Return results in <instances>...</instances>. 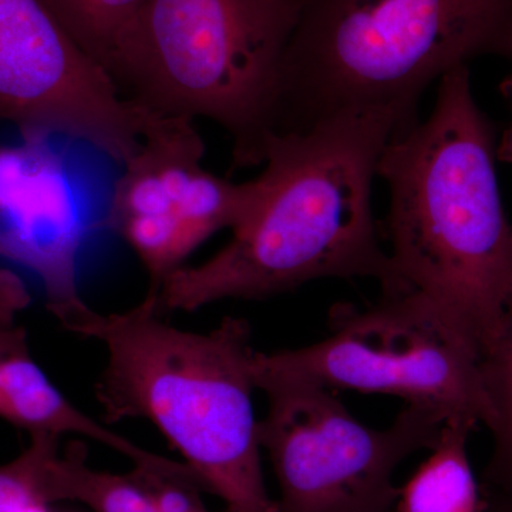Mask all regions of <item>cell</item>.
Instances as JSON below:
<instances>
[{
  "label": "cell",
  "mask_w": 512,
  "mask_h": 512,
  "mask_svg": "<svg viewBox=\"0 0 512 512\" xmlns=\"http://www.w3.org/2000/svg\"><path fill=\"white\" fill-rule=\"evenodd\" d=\"M412 123L397 110L372 107L272 133L254 211L220 252L150 289L161 315L271 298L322 278L365 276L383 293L413 289L380 245L372 211L379 158Z\"/></svg>",
  "instance_id": "cell-1"
},
{
  "label": "cell",
  "mask_w": 512,
  "mask_h": 512,
  "mask_svg": "<svg viewBox=\"0 0 512 512\" xmlns=\"http://www.w3.org/2000/svg\"><path fill=\"white\" fill-rule=\"evenodd\" d=\"M473 426L450 421L431 456L400 488L394 512H485L481 485L468 458Z\"/></svg>",
  "instance_id": "cell-12"
},
{
  "label": "cell",
  "mask_w": 512,
  "mask_h": 512,
  "mask_svg": "<svg viewBox=\"0 0 512 512\" xmlns=\"http://www.w3.org/2000/svg\"><path fill=\"white\" fill-rule=\"evenodd\" d=\"M0 419L29 436H77L92 440L130 461L146 451L77 409L37 365L30 353L28 332L19 325L13 330L3 363Z\"/></svg>",
  "instance_id": "cell-11"
},
{
  "label": "cell",
  "mask_w": 512,
  "mask_h": 512,
  "mask_svg": "<svg viewBox=\"0 0 512 512\" xmlns=\"http://www.w3.org/2000/svg\"><path fill=\"white\" fill-rule=\"evenodd\" d=\"M497 146V128L461 66L439 80L427 119L399 128L377 164L389 188L394 265L480 360L500 332L512 284V224L498 187Z\"/></svg>",
  "instance_id": "cell-2"
},
{
  "label": "cell",
  "mask_w": 512,
  "mask_h": 512,
  "mask_svg": "<svg viewBox=\"0 0 512 512\" xmlns=\"http://www.w3.org/2000/svg\"><path fill=\"white\" fill-rule=\"evenodd\" d=\"M330 335L306 348L255 352L254 376L397 396L444 420L494 426L480 359L426 293H384L369 308L336 305Z\"/></svg>",
  "instance_id": "cell-6"
},
{
  "label": "cell",
  "mask_w": 512,
  "mask_h": 512,
  "mask_svg": "<svg viewBox=\"0 0 512 512\" xmlns=\"http://www.w3.org/2000/svg\"><path fill=\"white\" fill-rule=\"evenodd\" d=\"M262 2L272 6V8L293 13V15H299L303 5V0H262Z\"/></svg>",
  "instance_id": "cell-21"
},
{
  "label": "cell",
  "mask_w": 512,
  "mask_h": 512,
  "mask_svg": "<svg viewBox=\"0 0 512 512\" xmlns=\"http://www.w3.org/2000/svg\"><path fill=\"white\" fill-rule=\"evenodd\" d=\"M29 446L0 466V512H56L46 500L43 474L59 437L29 436Z\"/></svg>",
  "instance_id": "cell-16"
},
{
  "label": "cell",
  "mask_w": 512,
  "mask_h": 512,
  "mask_svg": "<svg viewBox=\"0 0 512 512\" xmlns=\"http://www.w3.org/2000/svg\"><path fill=\"white\" fill-rule=\"evenodd\" d=\"M47 311L106 349L94 396L107 423L150 421L228 512H278L262 471L248 320L227 316L210 332L180 329L150 289L124 312L101 313L80 296Z\"/></svg>",
  "instance_id": "cell-3"
},
{
  "label": "cell",
  "mask_w": 512,
  "mask_h": 512,
  "mask_svg": "<svg viewBox=\"0 0 512 512\" xmlns=\"http://www.w3.org/2000/svg\"><path fill=\"white\" fill-rule=\"evenodd\" d=\"M94 62L116 83L136 42L148 0H43ZM117 86V84H116Z\"/></svg>",
  "instance_id": "cell-14"
},
{
  "label": "cell",
  "mask_w": 512,
  "mask_h": 512,
  "mask_svg": "<svg viewBox=\"0 0 512 512\" xmlns=\"http://www.w3.org/2000/svg\"><path fill=\"white\" fill-rule=\"evenodd\" d=\"M485 392L494 412L493 453L483 487L512 491V284L493 348L480 360Z\"/></svg>",
  "instance_id": "cell-15"
},
{
  "label": "cell",
  "mask_w": 512,
  "mask_h": 512,
  "mask_svg": "<svg viewBox=\"0 0 512 512\" xmlns=\"http://www.w3.org/2000/svg\"><path fill=\"white\" fill-rule=\"evenodd\" d=\"M194 120L148 114L138 147L111 192L107 225L127 242L150 276V289L185 266L221 229L254 211L261 180L237 184L205 170Z\"/></svg>",
  "instance_id": "cell-8"
},
{
  "label": "cell",
  "mask_w": 512,
  "mask_h": 512,
  "mask_svg": "<svg viewBox=\"0 0 512 512\" xmlns=\"http://www.w3.org/2000/svg\"><path fill=\"white\" fill-rule=\"evenodd\" d=\"M254 380L268 399L258 434L278 484V512H394V473L436 446L446 424L406 404L392 426L372 429L325 387L288 377Z\"/></svg>",
  "instance_id": "cell-7"
},
{
  "label": "cell",
  "mask_w": 512,
  "mask_h": 512,
  "mask_svg": "<svg viewBox=\"0 0 512 512\" xmlns=\"http://www.w3.org/2000/svg\"><path fill=\"white\" fill-rule=\"evenodd\" d=\"M485 512H512V491L497 490L481 485Z\"/></svg>",
  "instance_id": "cell-19"
},
{
  "label": "cell",
  "mask_w": 512,
  "mask_h": 512,
  "mask_svg": "<svg viewBox=\"0 0 512 512\" xmlns=\"http://www.w3.org/2000/svg\"><path fill=\"white\" fill-rule=\"evenodd\" d=\"M480 57L512 60V0H303L274 133L372 107L417 120L427 87Z\"/></svg>",
  "instance_id": "cell-4"
},
{
  "label": "cell",
  "mask_w": 512,
  "mask_h": 512,
  "mask_svg": "<svg viewBox=\"0 0 512 512\" xmlns=\"http://www.w3.org/2000/svg\"><path fill=\"white\" fill-rule=\"evenodd\" d=\"M32 303L28 285L15 272L0 268V328L16 325L20 313Z\"/></svg>",
  "instance_id": "cell-17"
},
{
  "label": "cell",
  "mask_w": 512,
  "mask_h": 512,
  "mask_svg": "<svg viewBox=\"0 0 512 512\" xmlns=\"http://www.w3.org/2000/svg\"><path fill=\"white\" fill-rule=\"evenodd\" d=\"M16 325L8 328H0V393L3 387V363H5L6 352H8L10 339H12L13 329Z\"/></svg>",
  "instance_id": "cell-20"
},
{
  "label": "cell",
  "mask_w": 512,
  "mask_h": 512,
  "mask_svg": "<svg viewBox=\"0 0 512 512\" xmlns=\"http://www.w3.org/2000/svg\"><path fill=\"white\" fill-rule=\"evenodd\" d=\"M50 504L79 503L92 512H157L146 491L127 474L94 470L83 443H70L50 454L43 474Z\"/></svg>",
  "instance_id": "cell-13"
},
{
  "label": "cell",
  "mask_w": 512,
  "mask_h": 512,
  "mask_svg": "<svg viewBox=\"0 0 512 512\" xmlns=\"http://www.w3.org/2000/svg\"><path fill=\"white\" fill-rule=\"evenodd\" d=\"M150 111L127 100L43 0H0V123L72 138L123 164Z\"/></svg>",
  "instance_id": "cell-9"
},
{
  "label": "cell",
  "mask_w": 512,
  "mask_h": 512,
  "mask_svg": "<svg viewBox=\"0 0 512 512\" xmlns=\"http://www.w3.org/2000/svg\"><path fill=\"white\" fill-rule=\"evenodd\" d=\"M505 104L510 110V121L498 137L497 158L504 163H512V74L503 80L500 86Z\"/></svg>",
  "instance_id": "cell-18"
},
{
  "label": "cell",
  "mask_w": 512,
  "mask_h": 512,
  "mask_svg": "<svg viewBox=\"0 0 512 512\" xmlns=\"http://www.w3.org/2000/svg\"><path fill=\"white\" fill-rule=\"evenodd\" d=\"M298 16L262 0H148L117 87L151 113L220 124L232 167L264 164Z\"/></svg>",
  "instance_id": "cell-5"
},
{
  "label": "cell",
  "mask_w": 512,
  "mask_h": 512,
  "mask_svg": "<svg viewBox=\"0 0 512 512\" xmlns=\"http://www.w3.org/2000/svg\"><path fill=\"white\" fill-rule=\"evenodd\" d=\"M59 138L25 134L0 146V256L39 276L47 309L79 298L77 255L87 231Z\"/></svg>",
  "instance_id": "cell-10"
}]
</instances>
